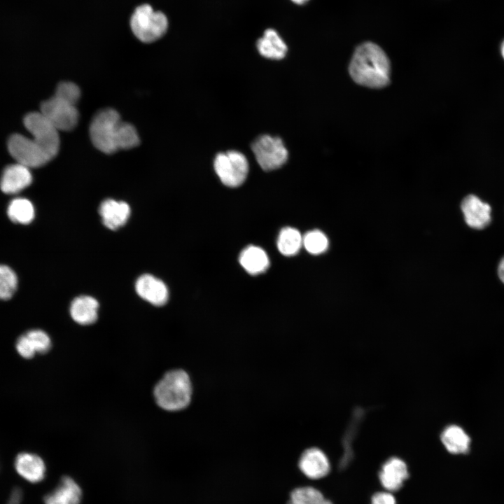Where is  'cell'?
<instances>
[{"mask_svg":"<svg viewBox=\"0 0 504 504\" xmlns=\"http://www.w3.org/2000/svg\"><path fill=\"white\" fill-rule=\"evenodd\" d=\"M90 136L93 145L107 154L132 148L139 144L134 127L122 122L118 113L112 108L103 109L94 115L90 126Z\"/></svg>","mask_w":504,"mask_h":504,"instance_id":"1","label":"cell"},{"mask_svg":"<svg viewBox=\"0 0 504 504\" xmlns=\"http://www.w3.org/2000/svg\"><path fill=\"white\" fill-rule=\"evenodd\" d=\"M349 73L359 85L382 88L390 80V62L381 47L367 41L356 48L350 62Z\"/></svg>","mask_w":504,"mask_h":504,"instance_id":"2","label":"cell"},{"mask_svg":"<svg viewBox=\"0 0 504 504\" xmlns=\"http://www.w3.org/2000/svg\"><path fill=\"white\" fill-rule=\"evenodd\" d=\"M192 384L188 374L183 370H172L164 374L153 390L158 405L167 411L185 409L190 402Z\"/></svg>","mask_w":504,"mask_h":504,"instance_id":"3","label":"cell"},{"mask_svg":"<svg viewBox=\"0 0 504 504\" xmlns=\"http://www.w3.org/2000/svg\"><path fill=\"white\" fill-rule=\"evenodd\" d=\"M130 27L132 32L144 43L153 42L162 37L167 31L168 21L166 15L160 11H153L148 4L137 7L131 17Z\"/></svg>","mask_w":504,"mask_h":504,"instance_id":"4","label":"cell"},{"mask_svg":"<svg viewBox=\"0 0 504 504\" xmlns=\"http://www.w3.org/2000/svg\"><path fill=\"white\" fill-rule=\"evenodd\" d=\"M214 167L221 182L231 188L241 186L248 172L246 158L236 150L218 153L215 158Z\"/></svg>","mask_w":504,"mask_h":504,"instance_id":"5","label":"cell"},{"mask_svg":"<svg viewBox=\"0 0 504 504\" xmlns=\"http://www.w3.org/2000/svg\"><path fill=\"white\" fill-rule=\"evenodd\" d=\"M23 122L34 141L52 159L55 158L60 144L59 130L41 112L27 113Z\"/></svg>","mask_w":504,"mask_h":504,"instance_id":"6","label":"cell"},{"mask_svg":"<svg viewBox=\"0 0 504 504\" xmlns=\"http://www.w3.org/2000/svg\"><path fill=\"white\" fill-rule=\"evenodd\" d=\"M252 150L257 162L265 171L280 168L288 159V153L279 137L261 135L252 144Z\"/></svg>","mask_w":504,"mask_h":504,"instance_id":"7","label":"cell"},{"mask_svg":"<svg viewBox=\"0 0 504 504\" xmlns=\"http://www.w3.org/2000/svg\"><path fill=\"white\" fill-rule=\"evenodd\" d=\"M8 150L16 162L28 168L41 167L52 160L32 138L20 134L10 136Z\"/></svg>","mask_w":504,"mask_h":504,"instance_id":"8","label":"cell"},{"mask_svg":"<svg viewBox=\"0 0 504 504\" xmlns=\"http://www.w3.org/2000/svg\"><path fill=\"white\" fill-rule=\"evenodd\" d=\"M40 112L59 131L71 130L78 123L76 104L56 94L41 103Z\"/></svg>","mask_w":504,"mask_h":504,"instance_id":"9","label":"cell"},{"mask_svg":"<svg viewBox=\"0 0 504 504\" xmlns=\"http://www.w3.org/2000/svg\"><path fill=\"white\" fill-rule=\"evenodd\" d=\"M135 290L141 298L154 306H163L169 299L167 285L150 274H142L136 279Z\"/></svg>","mask_w":504,"mask_h":504,"instance_id":"10","label":"cell"},{"mask_svg":"<svg viewBox=\"0 0 504 504\" xmlns=\"http://www.w3.org/2000/svg\"><path fill=\"white\" fill-rule=\"evenodd\" d=\"M465 220L470 227L481 230L491 222V206L474 195L466 196L461 202Z\"/></svg>","mask_w":504,"mask_h":504,"instance_id":"11","label":"cell"},{"mask_svg":"<svg viewBox=\"0 0 504 504\" xmlns=\"http://www.w3.org/2000/svg\"><path fill=\"white\" fill-rule=\"evenodd\" d=\"M32 182V175L28 168L16 162L4 169L0 178V188L6 194H16L28 187Z\"/></svg>","mask_w":504,"mask_h":504,"instance_id":"12","label":"cell"},{"mask_svg":"<svg viewBox=\"0 0 504 504\" xmlns=\"http://www.w3.org/2000/svg\"><path fill=\"white\" fill-rule=\"evenodd\" d=\"M298 464L302 472L310 479L322 478L330 471L328 458L321 449L316 447L306 449L302 454Z\"/></svg>","mask_w":504,"mask_h":504,"instance_id":"13","label":"cell"},{"mask_svg":"<svg viewBox=\"0 0 504 504\" xmlns=\"http://www.w3.org/2000/svg\"><path fill=\"white\" fill-rule=\"evenodd\" d=\"M99 213L103 224L107 228L117 230L127 222L131 210L125 202L107 199L101 203Z\"/></svg>","mask_w":504,"mask_h":504,"instance_id":"14","label":"cell"},{"mask_svg":"<svg viewBox=\"0 0 504 504\" xmlns=\"http://www.w3.org/2000/svg\"><path fill=\"white\" fill-rule=\"evenodd\" d=\"M408 475L405 463L399 458L392 457L383 464L379 476L386 489L396 491L402 487Z\"/></svg>","mask_w":504,"mask_h":504,"instance_id":"15","label":"cell"},{"mask_svg":"<svg viewBox=\"0 0 504 504\" xmlns=\"http://www.w3.org/2000/svg\"><path fill=\"white\" fill-rule=\"evenodd\" d=\"M18 473L28 482L36 483L46 475V465L38 455L27 452L19 454L15 461Z\"/></svg>","mask_w":504,"mask_h":504,"instance_id":"16","label":"cell"},{"mask_svg":"<svg viewBox=\"0 0 504 504\" xmlns=\"http://www.w3.org/2000/svg\"><path fill=\"white\" fill-rule=\"evenodd\" d=\"M82 491L70 477H63L57 487L44 497L45 504H80Z\"/></svg>","mask_w":504,"mask_h":504,"instance_id":"17","label":"cell"},{"mask_svg":"<svg viewBox=\"0 0 504 504\" xmlns=\"http://www.w3.org/2000/svg\"><path fill=\"white\" fill-rule=\"evenodd\" d=\"M99 302L90 295H80L71 302L69 312L72 319L80 325L94 323L98 317Z\"/></svg>","mask_w":504,"mask_h":504,"instance_id":"18","label":"cell"},{"mask_svg":"<svg viewBox=\"0 0 504 504\" xmlns=\"http://www.w3.org/2000/svg\"><path fill=\"white\" fill-rule=\"evenodd\" d=\"M259 53L270 59H281L287 52V46L279 34L273 29H267L257 42Z\"/></svg>","mask_w":504,"mask_h":504,"instance_id":"19","label":"cell"},{"mask_svg":"<svg viewBox=\"0 0 504 504\" xmlns=\"http://www.w3.org/2000/svg\"><path fill=\"white\" fill-rule=\"evenodd\" d=\"M239 263L248 274L252 275L263 273L270 266V260L266 252L255 246H248L241 251Z\"/></svg>","mask_w":504,"mask_h":504,"instance_id":"20","label":"cell"},{"mask_svg":"<svg viewBox=\"0 0 504 504\" xmlns=\"http://www.w3.org/2000/svg\"><path fill=\"white\" fill-rule=\"evenodd\" d=\"M441 440L447 450L451 454H465L470 449V437L462 428L456 425L446 427L441 434Z\"/></svg>","mask_w":504,"mask_h":504,"instance_id":"21","label":"cell"},{"mask_svg":"<svg viewBox=\"0 0 504 504\" xmlns=\"http://www.w3.org/2000/svg\"><path fill=\"white\" fill-rule=\"evenodd\" d=\"M7 214L10 220L15 223L28 224L33 220L35 211L34 205L29 200L18 197L9 203Z\"/></svg>","mask_w":504,"mask_h":504,"instance_id":"22","label":"cell"},{"mask_svg":"<svg viewBox=\"0 0 504 504\" xmlns=\"http://www.w3.org/2000/svg\"><path fill=\"white\" fill-rule=\"evenodd\" d=\"M302 246V236L293 227L283 228L277 239V248L285 256H293L298 253Z\"/></svg>","mask_w":504,"mask_h":504,"instance_id":"23","label":"cell"},{"mask_svg":"<svg viewBox=\"0 0 504 504\" xmlns=\"http://www.w3.org/2000/svg\"><path fill=\"white\" fill-rule=\"evenodd\" d=\"M288 504H332L316 489L311 486L300 487L290 493Z\"/></svg>","mask_w":504,"mask_h":504,"instance_id":"24","label":"cell"},{"mask_svg":"<svg viewBox=\"0 0 504 504\" xmlns=\"http://www.w3.org/2000/svg\"><path fill=\"white\" fill-rule=\"evenodd\" d=\"M18 287V277L9 267L0 265V300L10 299Z\"/></svg>","mask_w":504,"mask_h":504,"instance_id":"25","label":"cell"},{"mask_svg":"<svg viewBox=\"0 0 504 504\" xmlns=\"http://www.w3.org/2000/svg\"><path fill=\"white\" fill-rule=\"evenodd\" d=\"M302 246L309 253L318 255L326 251L328 240L320 230H312L302 237Z\"/></svg>","mask_w":504,"mask_h":504,"instance_id":"26","label":"cell"},{"mask_svg":"<svg viewBox=\"0 0 504 504\" xmlns=\"http://www.w3.org/2000/svg\"><path fill=\"white\" fill-rule=\"evenodd\" d=\"M31 341L36 352L45 354L51 347V340L48 335L38 329L31 330L25 333Z\"/></svg>","mask_w":504,"mask_h":504,"instance_id":"27","label":"cell"},{"mask_svg":"<svg viewBox=\"0 0 504 504\" xmlns=\"http://www.w3.org/2000/svg\"><path fill=\"white\" fill-rule=\"evenodd\" d=\"M55 94L76 104L80 96V91L75 83L64 81L57 85Z\"/></svg>","mask_w":504,"mask_h":504,"instance_id":"28","label":"cell"},{"mask_svg":"<svg viewBox=\"0 0 504 504\" xmlns=\"http://www.w3.org/2000/svg\"><path fill=\"white\" fill-rule=\"evenodd\" d=\"M16 349L21 356L24 358H31L36 353L31 341L25 334L18 339Z\"/></svg>","mask_w":504,"mask_h":504,"instance_id":"29","label":"cell"},{"mask_svg":"<svg viewBox=\"0 0 504 504\" xmlns=\"http://www.w3.org/2000/svg\"><path fill=\"white\" fill-rule=\"evenodd\" d=\"M371 504H396V502L389 492H378L372 496Z\"/></svg>","mask_w":504,"mask_h":504,"instance_id":"30","label":"cell"},{"mask_svg":"<svg viewBox=\"0 0 504 504\" xmlns=\"http://www.w3.org/2000/svg\"><path fill=\"white\" fill-rule=\"evenodd\" d=\"M23 493L20 487H15L10 495L6 504H21Z\"/></svg>","mask_w":504,"mask_h":504,"instance_id":"31","label":"cell"},{"mask_svg":"<svg viewBox=\"0 0 504 504\" xmlns=\"http://www.w3.org/2000/svg\"><path fill=\"white\" fill-rule=\"evenodd\" d=\"M498 273L500 279L504 284V257L501 259L498 265Z\"/></svg>","mask_w":504,"mask_h":504,"instance_id":"32","label":"cell"},{"mask_svg":"<svg viewBox=\"0 0 504 504\" xmlns=\"http://www.w3.org/2000/svg\"><path fill=\"white\" fill-rule=\"evenodd\" d=\"M293 3L298 4V5H302L308 2L309 0H291Z\"/></svg>","mask_w":504,"mask_h":504,"instance_id":"33","label":"cell"},{"mask_svg":"<svg viewBox=\"0 0 504 504\" xmlns=\"http://www.w3.org/2000/svg\"><path fill=\"white\" fill-rule=\"evenodd\" d=\"M500 52H501L502 57L504 59V41H503L501 46H500Z\"/></svg>","mask_w":504,"mask_h":504,"instance_id":"34","label":"cell"}]
</instances>
